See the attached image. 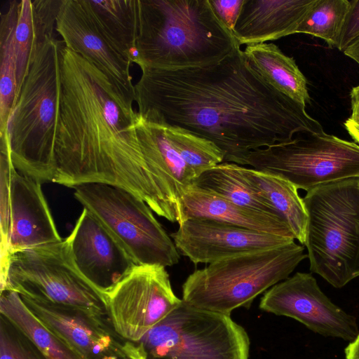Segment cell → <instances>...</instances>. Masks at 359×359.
Returning <instances> with one entry per match:
<instances>
[{"mask_svg":"<svg viewBox=\"0 0 359 359\" xmlns=\"http://www.w3.org/2000/svg\"><path fill=\"white\" fill-rule=\"evenodd\" d=\"M0 313L26 333L48 359H85L48 329L30 311L18 293L9 290L1 292Z\"/></svg>","mask_w":359,"mask_h":359,"instance_id":"cb8c5ba5","label":"cell"},{"mask_svg":"<svg viewBox=\"0 0 359 359\" xmlns=\"http://www.w3.org/2000/svg\"><path fill=\"white\" fill-rule=\"evenodd\" d=\"M350 6L348 0H315L297 33L323 39L330 48H339L341 34Z\"/></svg>","mask_w":359,"mask_h":359,"instance_id":"83f0119b","label":"cell"},{"mask_svg":"<svg viewBox=\"0 0 359 359\" xmlns=\"http://www.w3.org/2000/svg\"><path fill=\"white\" fill-rule=\"evenodd\" d=\"M315 0H245L233 34L239 46L297 34Z\"/></svg>","mask_w":359,"mask_h":359,"instance_id":"d6986e66","label":"cell"},{"mask_svg":"<svg viewBox=\"0 0 359 359\" xmlns=\"http://www.w3.org/2000/svg\"><path fill=\"white\" fill-rule=\"evenodd\" d=\"M246 163L307 191L323 184L359 177V144L324 131L302 133L290 141L250 151Z\"/></svg>","mask_w":359,"mask_h":359,"instance_id":"30bf717a","label":"cell"},{"mask_svg":"<svg viewBox=\"0 0 359 359\" xmlns=\"http://www.w3.org/2000/svg\"><path fill=\"white\" fill-rule=\"evenodd\" d=\"M140 69L181 70L217 64L238 47L209 0H138Z\"/></svg>","mask_w":359,"mask_h":359,"instance_id":"3957f363","label":"cell"},{"mask_svg":"<svg viewBox=\"0 0 359 359\" xmlns=\"http://www.w3.org/2000/svg\"><path fill=\"white\" fill-rule=\"evenodd\" d=\"M61 79L53 182L72 188L88 183L119 187L163 215L167 205L139 142L133 104L103 73L65 45Z\"/></svg>","mask_w":359,"mask_h":359,"instance_id":"7a4b0ae2","label":"cell"},{"mask_svg":"<svg viewBox=\"0 0 359 359\" xmlns=\"http://www.w3.org/2000/svg\"><path fill=\"white\" fill-rule=\"evenodd\" d=\"M41 184L20 173L11 177L7 241L1 254V281L5 278L9 256L15 252L62 241Z\"/></svg>","mask_w":359,"mask_h":359,"instance_id":"2e32d148","label":"cell"},{"mask_svg":"<svg viewBox=\"0 0 359 359\" xmlns=\"http://www.w3.org/2000/svg\"><path fill=\"white\" fill-rule=\"evenodd\" d=\"M306 257L304 246L293 241L218 260L187 278L182 299L197 309L230 316L239 307L249 308Z\"/></svg>","mask_w":359,"mask_h":359,"instance_id":"8992f818","label":"cell"},{"mask_svg":"<svg viewBox=\"0 0 359 359\" xmlns=\"http://www.w3.org/2000/svg\"><path fill=\"white\" fill-rule=\"evenodd\" d=\"M20 297L48 329L85 359H128L123 350L126 340L107 318L76 306Z\"/></svg>","mask_w":359,"mask_h":359,"instance_id":"5bb4252c","label":"cell"},{"mask_svg":"<svg viewBox=\"0 0 359 359\" xmlns=\"http://www.w3.org/2000/svg\"><path fill=\"white\" fill-rule=\"evenodd\" d=\"M123 350L128 359H144L133 341L126 340Z\"/></svg>","mask_w":359,"mask_h":359,"instance_id":"8d00e7d4","label":"cell"},{"mask_svg":"<svg viewBox=\"0 0 359 359\" xmlns=\"http://www.w3.org/2000/svg\"><path fill=\"white\" fill-rule=\"evenodd\" d=\"M108 43L132 64L137 60L138 0H81Z\"/></svg>","mask_w":359,"mask_h":359,"instance_id":"44dd1931","label":"cell"},{"mask_svg":"<svg viewBox=\"0 0 359 359\" xmlns=\"http://www.w3.org/2000/svg\"><path fill=\"white\" fill-rule=\"evenodd\" d=\"M5 290L79 307L108 319L104 294L76 269L66 239L11 254L1 283V292Z\"/></svg>","mask_w":359,"mask_h":359,"instance_id":"9c48e42d","label":"cell"},{"mask_svg":"<svg viewBox=\"0 0 359 359\" xmlns=\"http://www.w3.org/2000/svg\"><path fill=\"white\" fill-rule=\"evenodd\" d=\"M244 55L252 67L273 88L306 107L310 103L307 81L295 60L273 43L246 46Z\"/></svg>","mask_w":359,"mask_h":359,"instance_id":"7402d4cb","label":"cell"},{"mask_svg":"<svg viewBox=\"0 0 359 359\" xmlns=\"http://www.w3.org/2000/svg\"><path fill=\"white\" fill-rule=\"evenodd\" d=\"M135 85L137 112L215 143L224 162L247 165L250 151L323 132L305 107L280 93L255 70L238 47L221 62L181 70L142 68Z\"/></svg>","mask_w":359,"mask_h":359,"instance_id":"6da1fadb","label":"cell"},{"mask_svg":"<svg viewBox=\"0 0 359 359\" xmlns=\"http://www.w3.org/2000/svg\"><path fill=\"white\" fill-rule=\"evenodd\" d=\"M344 127L355 143L359 144V118L349 117L344 122Z\"/></svg>","mask_w":359,"mask_h":359,"instance_id":"836d02e7","label":"cell"},{"mask_svg":"<svg viewBox=\"0 0 359 359\" xmlns=\"http://www.w3.org/2000/svg\"><path fill=\"white\" fill-rule=\"evenodd\" d=\"M64 45L56 38L39 45L2 135L7 137L15 168L41 184L53 182L55 175Z\"/></svg>","mask_w":359,"mask_h":359,"instance_id":"277c9868","label":"cell"},{"mask_svg":"<svg viewBox=\"0 0 359 359\" xmlns=\"http://www.w3.org/2000/svg\"><path fill=\"white\" fill-rule=\"evenodd\" d=\"M302 198L310 270L341 288L359 276V177L318 185Z\"/></svg>","mask_w":359,"mask_h":359,"instance_id":"5b68a950","label":"cell"},{"mask_svg":"<svg viewBox=\"0 0 359 359\" xmlns=\"http://www.w3.org/2000/svg\"><path fill=\"white\" fill-rule=\"evenodd\" d=\"M104 295L114 330L130 341H139L182 301L165 267L156 264L135 265Z\"/></svg>","mask_w":359,"mask_h":359,"instance_id":"8fae6325","label":"cell"},{"mask_svg":"<svg viewBox=\"0 0 359 359\" xmlns=\"http://www.w3.org/2000/svg\"><path fill=\"white\" fill-rule=\"evenodd\" d=\"M240 167L236 163L223 162L203 172L193 184L240 206L282 219L264 198L248 185Z\"/></svg>","mask_w":359,"mask_h":359,"instance_id":"d4e9b609","label":"cell"},{"mask_svg":"<svg viewBox=\"0 0 359 359\" xmlns=\"http://www.w3.org/2000/svg\"><path fill=\"white\" fill-rule=\"evenodd\" d=\"M0 359H48L20 327L0 313Z\"/></svg>","mask_w":359,"mask_h":359,"instance_id":"f546056e","label":"cell"},{"mask_svg":"<svg viewBox=\"0 0 359 359\" xmlns=\"http://www.w3.org/2000/svg\"><path fill=\"white\" fill-rule=\"evenodd\" d=\"M161 121L170 142L196 177L203 172L224 162L223 151L210 140L184 128Z\"/></svg>","mask_w":359,"mask_h":359,"instance_id":"4316f807","label":"cell"},{"mask_svg":"<svg viewBox=\"0 0 359 359\" xmlns=\"http://www.w3.org/2000/svg\"><path fill=\"white\" fill-rule=\"evenodd\" d=\"M19 1L9 3L0 24V136L5 134L17 98L15 31Z\"/></svg>","mask_w":359,"mask_h":359,"instance_id":"484cf974","label":"cell"},{"mask_svg":"<svg viewBox=\"0 0 359 359\" xmlns=\"http://www.w3.org/2000/svg\"><path fill=\"white\" fill-rule=\"evenodd\" d=\"M259 308L292 318L325 337L351 342L359 335L355 317L334 304L311 273L297 272L274 285L264 292Z\"/></svg>","mask_w":359,"mask_h":359,"instance_id":"7c38bea8","label":"cell"},{"mask_svg":"<svg viewBox=\"0 0 359 359\" xmlns=\"http://www.w3.org/2000/svg\"><path fill=\"white\" fill-rule=\"evenodd\" d=\"M56 32L65 46L103 73L130 103L135 101L132 63L102 36L81 0H63L56 20Z\"/></svg>","mask_w":359,"mask_h":359,"instance_id":"e0dca14e","label":"cell"},{"mask_svg":"<svg viewBox=\"0 0 359 359\" xmlns=\"http://www.w3.org/2000/svg\"><path fill=\"white\" fill-rule=\"evenodd\" d=\"M63 0L32 1L36 25L41 43L55 38L56 20Z\"/></svg>","mask_w":359,"mask_h":359,"instance_id":"4dcf8cb0","label":"cell"},{"mask_svg":"<svg viewBox=\"0 0 359 359\" xmlns=\"http://www.w3.org/2000/svg\"><path fill=\"white\" fill-rule=\"evenodd\" d=\"M65 239L76 269L103 294L136 265L109 231L85 208Z\"/></svg>","mask_w":359,"mask_h":359,"instance_id":"9a60e30c","label":"cell"},{"mask_svg":"<svg viewBox=\"0 0 359 359\" xmlns=\"http://www.w3.org/2000/svg\"><path fill=\"white\" fill-rule=\"evenodd\" d=\"M344 53L359 65V38L355 40Z\"/></svg>","mask_w":359,"mask_h":359,"instance_id":"74e56055","label":"cell"},{"mask_svg":"<svg viewBox=\"0 0 359 359\" xmlns=\"http://www.w3.org/2000/svg\"><path fill=\"white\" fill-rule=\"evenodd\" d=\"M345 359H359V335L345 348Z\"/></svg>","mask_w":359,"mask_h":359,"instance_id":"d590c367","label":"cell"},{"mask_svg":"<svg viewBox=\"0 0 359 359\" xmlns=\"http://www.w3.org/2000/svg\"><path fill=\"white\" fill-rule=\"evenodd\" d=\"M144 359H248L250 339L230 316L183 300L139 341Z\"/></svg>","mask_w":359,"mask_h":359,"instance_id":"52a82bcc","label":"cell"},{"mask_svg":"<svg viewBox=\"0 0 359 359\" xmlns=\"http://www.w3.org/2000/svg\"><path fill=\"white\" fill-rule=\"evenodd\" d=\"M215 13L233 33L245 0H209Z\"/></svg>","mask_w":359,"mask_h":359,"instance_id":"d6a6232c","label":"cell"},{"mask_svg":"<svg viewBox=\"0 0 359 359\" xmlns=\"http://www.w3.org/2000/svg\"><path fill=\"white\" fill-rule=\"evenodd\" d=\"M351 116L353 118H359V84L351 91Z\"/></svg>","mask_w":359,"mask_h":359,"instance_id":"e575fe53","label":"cell"},{"mask_svg":"<svg viewBox=\"0 0 359 359\" xmlns=\"http://www.w3.org/2000/svg\"><path fill=\"white\" fill-rule=\"evenodd\" d=\"M347 12L338 49L343 53L359 38V0H351Z\"/></svg>","mask_w":359,"mask_h":359,"instance_id":"1f68e13d","label":"cell"},{"mask_svg":"<svg viewBox=\"0 0 359 359\" xmlns=\"http://www.w3.org/2000/svg\"><path fill=\"white\" fill-rule=\"evenodd\" d=\"M240 170L248 185L273 207L288 225L295 239L304 245L307 215L298 189L276 175L243 165Z\"/></svg>","mask_w":359,"mask_h":359,"instance_id":"603a6c76","label":"cell"},{"mask_svg":"<svg viewBox=\"0 0 359 359\" xmlns=\"http://www.w3.org/2000/svg\"><path fill=\"white\" fill-rule=\"evenodd\" d=\"M74 189V198L109 231L136 265L177 264L180 259L170 236L142 200L121 188L88 183Z\"/></svg>","mask_w":359,"mask_h":359,"instance_id":"ba28073f","label":"cell"},{"mask_svg":"<svg viewBox=\"0 0 359 359\" xmlns=\"http://www.w3.org/2000/svg\"><path fill=\"white\" fill-rule=\"evenodd\" d=\"M177 211V223L189 218L208 219L295 239L282 219L240 206L193 184L180 198Z\"/></svg>","mask_w":359,"mask_h":359,"instance_id":"ffe728a7","label":"cell"},{"mask_svg":"<svg viewBox=\"0 0 359 359\" xmlns=\"http://www.w3.org/2000/svg\"><path fill=\"white\" fill-rule=\"evenodd\" d=\"M170 234L178 252L195 265L279 247L294 239L219 221L189 218Z\"/></svg>","mask_w":359,"mask_h":359,"instance_id":"4fadbf2b","label":"cell"},{"mask_svg":"<svg viewBox=\"0 0 359 359\" xmlns=\"http://www.w3.org/2000/svg\"><path fill=\"white\" fill-rule=\"evenodd\" d=\"M134 125L139 142L158 189L177 220L180 198L196 178L168 139L163 121L154 114L137 111Z\"/></svg>","mask_w":359,"mask_h":359,"instance_id":"ac0fdd59","label":"cell"},{"mask_svg":"<svg viewBox=\"0 0 359 359\" xmlns=\"http://www.w3.org/2000/svg\"><path fill=\"white\" fill-rule=\"evenodd\" d=\"M40 43L32 1H20L15 31L17 97Z\"/></svg>","mask_w":359,"mask_h":359,"instance_id":"f1b7e54d","label":"cell"}]
</instances>
